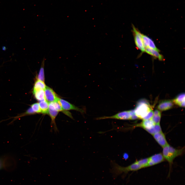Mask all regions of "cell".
Returning a JSON list of instances; mask_svg holds the SVG:
<instances>
[{"mask_svg": "<svg viewBox=\"0 0 185 185\" xmlns=\"http://www.w3.org/2000/svg\"><path fill=\"white\" fill-rule=\"evenodd\" d=\"M133 32L135 44L137 47L142 52H145V48L142 39V34L135 26L132 25Z\"/></svg>", "mask_w": 185, "mask_h": 185, "instance_id": "5b68a950", "label": "cell"}, {"mask_svg": "<svg viewBox=\"0 0 185 185\" xmlns=\"http://www.w3.org/2000/svg\"><path fill=\"white\" fill-rule=\"evenodd\" d=\"M148 167L160 163L164 160V158L161 153L154 155L149 158Z\"/></svg>", "mask_w": 185, "mask_h": 185, "instance_id": "ba28073f", "label": "cell"}, {"mask_svg": "<svg viewBox=\"0 0 185 185\" xmlns=\"http://www.w3.org/2000/svg\"><path fill=\"white\" fill-rule=\"evenodd\" d=\"M149 161V158H148L136 161H135L138 164L142 166L143 168L148 167Z\"/></svg>", "mask_w": 185, "mask_h": 185, "instance_id": "44dd1931", "label": "cell"}, {"mask_svg": "<svg viewBox=\"0 0 185 185\" xmlns=\"http://www.w3.org/2000/svg\"><path fill=\"white\" fill-rule=\"evenodd\" d=\"M46 86L44 82L37 79L35 83L33 91L39 89H43L44 90Z\"/></svg>", "mask_w": 185, "mask_h": 185, "instance_id": "ffe728a7", "label": "cell"}, {"mask_svg": "<svg viewBox=\"0 0 185 185\" xmlns=\"http://www.w3.org/2000/svg\"><path fill=\"white\" fill-rule=\"evenodd\" d=\"M161 118V113L160 111L158 110H155L151 119L155 124H160Z\"/></svg>", "mask_w": 185, "mask_h": 185, "instance_id": "ac0fdd59", "label": "cell"}, {"mask_svg": "<svg viewBox=\"0 0 185 185\" xmlns=\"http://www.w3.org/2000/svg\"><path fill=\"white\" fill-rule=\"evenodd\" d=\"M154 114V112L152 109L148 114L143 119V120H146L151 119L152 117Z\"/></svg>", "mask_w": 185, "mask_h": 185, "instance_id": "603a6c76", "label": "cell"}, {"mask_svg": "<svg viewBox=\"0 0 185 185\" xmlns=\"http://www.w3.org/2000/svg\"><path fill=\"white\" fill-rule=\"evenodd\" d=\"M6 166V164L4 162V160L2 158H0V170L4 168H5Z\"/></svg>", "mask_w": 185, "mask_h": 185, "instance_id": "cb8c5ba5", "label": "cell"}, {"mask_svg": "<svg viewBox=\"0 0 185 185\" xmlns=\"http://www.w3.org/2000/svg\"><path fill=\"white\" fill-rule=\"evenodd\" d=\"M173 101L166 100L161 102L157 106L158 108L162 111L168 110L172 108L173 105Z\"/></svg>", "mask_w": 185, "mask_h": 185, "instance_id": "8fae6325", "label": "cell"}, {"mask_svg": "<svg viewBox=\"0 0 185 185\" xmlns=\"http://www.w3.org/2000/svg\"><path fill=\"white\" fill-rule=\"evenodd\" d=\"M44 90L45 100L48 102L57 101L58 97L52 89L46 86Z\"/></svg>", "mask_w": 185, "mask_h": 185, "instance_id": "52a82bcc", "label": "cell"}, {"mask_svg": "<svg viewBox=\"0 0 185 185\" xmlns=\"http://www.w3.org/2000/svg\"><path fill=\"white\" fill-rule=\"evenodd\" d=\"M143 168L142 166L138 164L136 161L126 167H122L113 163L112 171L115 176H117L123 173H127L128 172L136 171Z\"/></svg>", "mask_w": 185, "mask_h": 185, "instance_id": "7a4b0ae2", "label": "cell"}, {"mask_svg": "<svg viewBox=\"0 0 185 185\" xmlns=\"http://www.w3.org/2000/svg\"><path fill=\"white\" fill-rule=\"evenodd\" d=\"M152 135L157 142L162 147H163L168 144L165 135L162 131L156 133Z\"/></svg>", "mask_w": 185, "mask_h": 185, "instance_id": "9c48e42d", "label": "cell"}, {"mask_svg": "<svg viewBox=\"0 0 185 185\" xmlns=\"http://www.w3.org/2000/svg\"><path fill=\"white\" fill-rule=\"evenodd\" d=\"M58 113L59 112L55 110L49 108L48 114H49L51 119V127L52 128L53 126L54 129L55 131H57V128L56 125L55 119Z\"/></svg>", "mask_w": 185, "mask_h": 185, "instance_id": "4fadbf2b", "label": "cell"}, {"mask_svg": "<svg viewBox=\"0 0 185 185\" xmlns=\"http://www.w3.org/2000/svg\"><path fill=\"white\" fill-rule=\"evenodd\" d=\"M41 113L45 114H48L49 111V103L45 100L40 101L39 103Z\"/></svg>", "mask_w": 185, "mask_h": 185, "instance_id": "e0dca14e", "label": "cell"}, {"mask_svg": "<svg viewBox=\"0 0 185 185\" xmlns=\"http://www.w3.org/2000/svg\"><path fill=\"white\" fill-rule=\"evenodd\" d=\"M155 124L151 119H149L143 120L142 122L141 123L136 126L142 127L148 132L152 129Z\"/></svg>", "mask_w": 185, "mask_h": 185, "instance_id": "7c38bea8", "label": "cell"}, {"mask_svg": "<svg viewBox=\"0 0 185 185\" xmlns=\"http://www.w3.org/2000/svg\"><path fill=\"white\" fill-rule=\"evenodd\" d=\"M33 93L35 98L38 101H40L45 100L44 90L39 89L33 91Z\"/></svg>", "mask_w": 185, "mask_h": 185, "instance_id": "2e32d148", "label": "cell"}, {"mask_svg": "<svg viewBox=\"0 0 185 185\" xmlns=\"http://www.w3.org/2000/svg\"><path fill=\"white\" fill-rule=\"evenodd\" d=\"M31 107L35 114L41 113L39 103H34L31 105Z\"/></svg>", "mask_w": 185, "mask_h": 185, "instance_id": "7402d4cb", "label": "cell"}, {"mask_svg": "<svg viewBox=\"0 0 185 185\" xmlns=\"http://www.w3.org/2000/svg\"><path fill=\"white\" fill-rule=\"evenodd\" d=\"M45 60L44 58L42 62L41 67L37 77V79L44 82L45 80L44 66Z\"/></svg>", "mask_w": 185, "mask_h": 185, "instance_id": "d6986e66", "label": "cell"}, {"mask_svg": "<svg viewBox=\"0 0 185 185\" xmlns=\"http://www.w3.org/2000/svg\"><path fill=\"white\" fill-rule=\"evenodd\" d=\"M173 102L181 107L185 106V94L182 93L179 95L173 100Z\"/></svg>", "mask_w": 185, "mask_h": 185, "instance_id": "9a60e30c", "label": "cell"}, {"mask_svg": "<svg viewBox=\"0 0 185 185\" xmlns=\"http://www.w3.org/2000/svg\"><path fill=\"white\" fill-rule=\"evenodd\" d=\"M152 109L151 107L147 101L142 99L138 102L134 110L137 118L143 119Z\"/></svg>", "mask_w": 185, "mask_h": 185, "instance_id": "3957f363", "label": "cell"}, {"mask_svg": "<svg viewBox=\"0 0 185 185\" xmlns=\"http://www.w3.org/2000/svg\"><path fill=\"white\" fill-rule=\"evenodd\" d=\"M142 39L145 48H149L159 52V50L156 47L153 41L149 37L142 34Z\"/></svg>", "mask_w": 185, "mask_h": 185, "instance_id": "30bf717a", "label": "cell"}, {"mask_svg": "<svg viewBox=\"0 0 185 185\" xmlns=\"http://www.w3.org/2000/svg\"><path fill=\"white\" fill-rule=\"evenodd\" d=\"M145 52L154 57L158 59L160 61H163L164 60L163 55L160 54L159 51L155 50L149 48H146Z\"/></svg>", "mask_w": 185, "mask_h": 185, "instance_id": "5bb4252c", "label": "cell"}, {"mask_svg": "<svg viewBox=\"0 0 185 185\" xmlns=\"http://www.w3.org/2000/svg\"><path fill=\"white\" fill-rule=\"evenodd\" d=\"M57 101L62 108L64 110H75L81 113H83L84 112V110L83 109L76 107L68 102L59 97L58 98Z\"/></svg>", "mask_w": 185, "mask_h": 185, "instance_id": "8992f818", "label": "cell"}, {"mask_svg": "<svg viewBox=\"0 0 185 185\" xmlns=\"http://www.w3.org/2000/svg\"><path fill=\"white\" fill-rule=\"evenodd\" d=\"M163 148L162 155L164 159L168 162L170 168L174 159L177 156L183 154L184 151V148L176 149L169 144Z\"/></svg>", "mask_w": 185, "mask_h": 185, "instance_id": "6da1fadb", "label": "cell"}, {"mask_svg": "<svg viewBox=\"0 0 185 185\" xmlns=\"http://www.w3.org/2000/svg\"><path fill=\"white\" fill-rule=\"evenodd\" d=\"M134 112V110L124 111L117 113L111 116H104L97 118L96 119L97 120L106 119H113L122 120H132V116Z\"/></svg>", "mask_w": 185, "mask_h": 185, "instance_id": "277c9868", "label": "cell"}]
</instances>
